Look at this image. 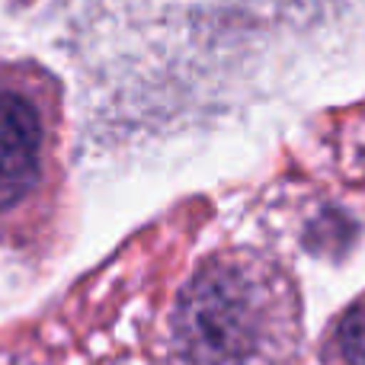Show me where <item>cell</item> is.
<instances>
[{"label":"cell","mask_w":365,"mask_h":365,"mask_svg":"<svg viewBox=\"0 0 365 365\" xmlns=\"http://www.w3.org/2000/svg\"><path fill=\"white\" fill-rule=\"evenodd\" d=\"M302 289L263 247H221L189 269L158 330V365H295Z\"/></svg>","instance_id":"cell-1"},{"label":"cell","mask_w":365,"mask_h":365,"mask_svg":"<svg viewBox=\"0 0 365 365\" xmlns=\"http://www.w3.org/2000/svg\"><path fill=\"white\" fill-rule=\"evenodd\" d=\"M61 81L32 58H0V244H19L64 182Z\"/></svg>","instance_id":"cell-2"},{"label":"cell","mask_w":365,"mask_h":365,"mask_svg":"<svg viewBox=\"0 0 365 365\" xmlns=\"http://www.w3.org/2000/svg\"><path fill=\"white\" fill-rule=\"evenodd\" d=\"M321 365H365V302L334 317L321 343Z\"/></svg>","instance_id":"cell-3"},{"label":"cell","mask_w":365,"mask_h":365,"mask_svg":"<svg viewBox=\"0 0 365 365\" xmlns=\"http://www.w3.org/2000/svg\"><path fill=\"white\" fill-rule=\"evenodd\" d=\"M0 365H36L26 353H19V349H4L0 346Z\"/></svg>","instance_id":"cell-4"}]
</instances>
